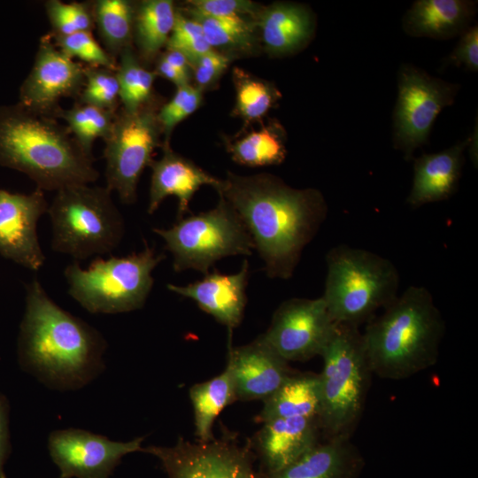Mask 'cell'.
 Returning a JSON list of instances; mask_svg holds the SVG:
<instances>
[{
  "mask_svg": "<svg viewBox=\"0 0 478 478\" xmlns=\"http://www.w3.org/2000/svg\"><path fill=\"white\" fill-rule=\"evenodd\" d=\"M202 27L209 45L213 48L247 50L253 47L254 26L241 18L212 17L189 12Z\"/></svg>",
  "mask_w": 478,
  "mask_h": 478,
  "instance_id": "cell-32",
  "label": "cell"
},
{
  "mask_svg": "<svg viewBox=\"0 0 478 478\" xmlns=\"http://www.w3.org/2000/svg\"><path fill=\"white\" fill-rule=\"evenodd\" d=\"M43 190L12 193L0 188V255L31 271L40 270L45 256L39 243L37 224L47 213Z\"/></svg>",
  "mask_w": 478,
  "mask_h": 478,
  "instance_id": "cell-16",
  "label": "cell"
},
{
  "mask_svg": "<svg viewBox=\"0 0 478 478\" xmlns=\"http://www.w3.org/2000/svg\"><path fill=\"white\" fill-rule=\"evenodd\" d=\"M48 35L56 47L69 58H78L88 66L117 69L118 60L105 50L92 32L83 31L68 35Z\"/></svg>",
  "mask_w": 478,
  "mask_h": 478,
  "instance_id": "cell-36",
  "label": "cell"
},
{
  "mask_svg": "<svg viewBox=\"0 0 478 478\" xmlns=\"http://www.w3.org/2000/svg\"><path fill=\"white\" fill-rule=\"evenodd\" d=\"M163 154L150 165L151 177L147 212L153 214L169 196L178 198L177 218L181 219L189 212V203L194 194L203 185H211L219 190L222 180L217 179L190 160L174 152L169 142L162 143Z\"/></svg>",
  "mask_w": 478,
  "mask_h": 478,
  "instance_id": "cell-19",
  "label": "cell"
},
{
  "mask_svg": "<svg viewBox=\"0 0 478 478\" xmlns=\"http://www.w3.org/2000/svg\"><path fill=\"white\" fill-rule=\"evenodd\" d=\"M156 60V69L154 72L157 75L173 82L177 88L189 84L190 75L177 70L160 56Z\"/></svg>",
  "mask_w": 478,
  "mask_h": 478,
  "instance_id": "cell-43",
  "label": "cell"
},
{
  "mask_svg": "<svg viewBox=\"0 0 478 478\" xmlns=\"http://www.w3.org/2000/svg\"><path fill=\"white\" fill-rule=\"evenodd\" d=\"M94 162L58 119L18 103L0 105V166L26 174L37 189L93 183L99 177Z\"/></svg>",
  "mask_w": 478,
  "mask_h": 478,
  "instance_id": "cell-3",
  "label": "cell"
},
{
  "mask_svg": "<svg viewBox=\"0 0 478 478\" xmlns=\"http://www.w3.org/2000/svg\"><path fill=\"white\" fill-rule=\"evenodd\" d=\"M248 274L249 263L244 260L236 274H224L214 271L196 282L186 286L167 284V289L195 301L202 311L226 326L231 333L243 316Z\"/></svg>",
  "mask_w": 478,
  "mask_h": 478,
  "instance_id": "cell-20",
  "label": "cell"
},
{
  "mask_svg": "<svg viewBox=\"0 0 478 478\" xmlns=\"http://www.w3.org/2000/svg\"><path fill=\"white\" fill-rule=\"evenodd\" d=\"M236 212L271 278L291 277L305 247L327 218L316 189H294L269 173H229L218 190Z\"/></svg>",
  "mask_w": 478,
  "mask_h": 478,
  "instance_id": "cell-1",
  "label": "cell"
},
{
  "mask_svg": "<svg viewBox=\"0 0 478 478\" xmlns=\"http://www.w3.org/2000/svg\"><path fill=\"white\" fill-rule=\"evenodd\" d=\"M445 326L432 294L410 286L372 318L362 333L374 374L388 380L412 377L438 359Z\"/></svg>",
  "mask_w": 478,
  "mask_h": 478,
  "instance_id": "cell-4",
  "label": "cell"
},
{
  "mask_svg": "<svg viewBox=\"0 0 478 478\" xmlns=\"http://www.w3.org/2000/svg\"><path fill=\"white\" fill-rule=\"evenodd\" d=\"M173 256L175 272L195 269L207 274L218 260L251 255L252 238L234 208L220 197L212 210L179 219L169 228H154Z\"/></svg>",
  "mask_w": 478,
  "mask_h": 478,
  "instance_id": "cell-9",
  "label": "cell"
},
{
  "mask_svg": "<svg viewBox=\"0 0 478 478\" xmlns=\"http://www.w3.org/2000/svg\"><path fill=\"white\" fill-rule=\"evenodd\" d=\"M142 451L155 456L168 478H264L254 468L249 446L232 439L193 443L180 438L173 446L150 445Z\"/></svg>",
  "mask_w": 478,
  "mask_h": 478,
  "instance_id": "cell-12",
  "label": "cell"
},
{
  "mask_svg": "<svg viewBox=\"0 0 478 478\" xmlns=\"http://www.w3.org/2000/svg\"><path fill=\"white\" fill-rule=\"evenodd\" d=\"M117 112L75 102L70 108L61 107L56 119L65 121L80 146L93 157L94 142L98 138L104 141L109 135Z\"/></svg>",
  "mask_w": 478,
  "mask_h": 478,
  "instance_id": "cell-31",
  "label": "cell"
},
{
  "mask_svg": "<svg viewBox=\"0 0 478 478\" xmlns=\"http://www.w3.org/2000/svg\"><path fill=\"white\" fill-rule=\"evenodd\" d=\"M256 25L266 50L274 56H286L299 51L311 41L315 17L304 4L276 3L262 9Z\"/></svg>",
  "mask_w": 478,
  "mask_h": 478,
  "instance_id": "cell-22",
  "label": "cell"
},
{
  "mask_svg": "<svg viewBox=\"0 0 478 478\" xmlns=\"http://www.w3.org/2000/svg\"><path fill=\"white\" fill-rule=\"evenodd\" d=\"M319 424L328 439L349 438L361 419L373 374L358 327L336 323L322 351Z\"/></svg>",
  "mask_w": 478,
  "mask_h": 478,
  "instance_id": "cell-5",
  "label": "cell"
},
{
  "mask_svg": "<svg viewBox=\"0 0 478 478\" xmlns=\"http://www.w3.org/2000/svg\"><path fill=\"white\" fill-rule=\"evenodd\" d=\"M187 5L189 12L212 17L245 19L251 16L257 19L261 12L256 4L245 0H193Z\"/></svg>",
  "mask_w": 478,
  "mask_h": 478,
  "instance_id": "cell-39",
  "label": "cell"
},
{
  "mask_svg": "<svg viewBox=\"0 0 478 478\" xmlns=\"http://www.w3.org/2000/svg\"><path fill=\"white\" fill-rule=\"evenodd\" d=\"M189 398L194 411L195 434L197 441L213 440L212 427L220 412L237 400L233 376L229 368L189 389Z\"/></svg>",
  "mask_w": 478,
  "mask_h": 478,
  "instance_id": "cell-27",
  "label": "cell"
},
{
  "mask_svg": "<svg viewBox=\"0 0 478 478\" xmlns=\"http://www.w3.org/2000/svg\"><path fill=\"white\" fill-rule=\"evenodd\" d=\"M470 138L414 160L413 180L406 202L413 207L448 199L457 189Z\"/></svg>",
  "mask_w": 478,
  "mask_h": 478,
  "instance_id": "cell-21",
  "label": "cell"
},
{
  "mask_svg": "<svg viewBox=\"0 0 478 478\" xmlns=\"http://www.w3.org/2000/svg\"><path fill=\"white\" fill-rule=\"evenodd\" d=\"M234 161L248 166L279 165L285 159V132L278 123L252 131L228 146Z\"/></svg>",
  "mask_w": 478,
  "mask_h": 478,
  "instance_id": "cell-29",
  "label": "cell"
},
{
  "mask_svg": "<svg viewBox=\"0 0 478 478\" xmlns=\"http://www.w3.org/2000/svg\"><path fill=\"white\" fill-rule=\"evenodd\" d=\"M59 478H61V477H59Z\"/></svg>",
  "mask_w": 478,
  "mask_h": 478,
  "instance_id": "cell-44",
  "label": "cell"
},
{
  "mask_svg": "<svg viewBox=\"0 0 478 478\" xmlns=\"http://www.w3.org/2000/svg\"><path fill=\"white\" fill-rule=\"evenodd\" d=\"M177 12L171 0H143L135 3L133 42L141 61L157 59L172 33Z\"/></svg>",
  "mask_w": 478,
  "mask_h": 478,
  "instance_id": "cell-26",
  "label": "cell"
},
{
  "mask_svg": "<svg viewBox=\"0 0 478 478\" xmlns=\"http://www.w3.org/2000/svg\"><path fill=\"white\" fill-rule=\"evenodd\" d=\"M326 263L321 297L335 323L358 327L397 297L398 271L379 254L342 244L328 252Z\"/></svg>",
  "mask_w": 478,
  "mask_h": 478,
  "instance_id": "cell-6",
  "label": "cell"
},
{
  "mask_svg": "<svg viewBox=\"0 0 478 478\" xmlns=\"http://www.w3.org/2000/svg\"><path fill=\"white\" fill-rule=\"evenodd\" d=\"M235 108L237 115L246 122L262 118L281 97L270 83L235 69Z\"/></svg>",
  "mask_w": 478,
  "mask_h": 478,
  "instance_id": "cell-33",
  "label": "cell"
},
{
  "mask_svg": "<svg viewBox=\"0 0 478 478\" xmlns=\"http://www.w3.org/2000/svg\"><path fill=\"white\" fill-rule=\"evenodd\" d=\"M9 410L8 400L0 394V478H6L4 466L11 451Z\"/></svg>",
  "mask_w": 478,
  "mask_h": 478,
  "instance_id": "cell-42",
  "label": "cell"
},
{
  "mask_svg": "<svg viewBox=\"0 0 478 478\" xmlns=\"http://www.w3.org/2000/svg\"><path fill=\"white\" fill-rule=\"evenodd\" d=\"M364 459L349 438L328 439L266 478H358Z\"/></svg>",
  "mask_w": 478,
  "mask_h": 478,
  "instance_id": "cell-24",
  "label": "cell"
},
{
  "mask_svg": "<svg viewBox=\"0 0 478 478\" xmlns=\"http://www.w3.org/2000/svg\"><path fill=\"white\" fill-rule=\"evenodd\" d=\"M166 50H176L193 64L204 54L213 50L209 45L201 25L194 19L177 12Z\"/></svg>",
  "mask_w": 478,
  "mask_h": 478,
  "instance_id": "cell-37",
  "label": "cell"
},
{
  "mask_svg": "<svg viewBox=\"0 0 478 478\" xmlns=\"http://www.w3.org/2000/svg\"><path fill=\"white\" fill-rule=\"evenodd\" d=\"M45 12L51 27L50 34L68 35L95 28L93 1L65 3L48 0Z\"/></svg>",
  "mask_w": 478,
  "mask_h": 478,
  "instance_id": "cell-34",
  "label": "cell"
},
{
  "mask_svg": "<svg viewBox=\"0 0 478 478\" xmlns=\"http://www.w3.org/2000/svg\"><path fill=\"white\" fill-rule=\"evenodd\" d=\"M135 3L129 0L93 1L95 28L102 46L116 60L133 46Z\"/></svg>",
  "mask_w": 478,
  "mask_h": 478,
  "instance_id": "cell-28",
  "label": "cell"
},
{
  "mask_svg": "<svg viewBox=\"0 0 478 478\" xmlns=\"http://www.w3.org/2000/svg\"><path fill=\"white\" fill-rule=\"evenodd\" d=\"M116 74L122 110L133 112L153 100L157 74L144 66L133 46L125 49L119 56Z\"/></svg>",
  "mask_w": 478,
  "mask_h": 478,
  "instance_id": "cell-30",
  "label": "cell"
},
{
  "mask_svg": "<svg viewBox=\"0 0 478 478\" xmlns=\"http://www.w3.org/2000/svg\"><path fill=\"white\" fill-rule=\"evenodd\" d=\"M447 63L456 66H463L466 69L478 70V27H469L460 35V38L447 58Z\"/></svg>",
  "mask_w": 478,
  "mask_h": 478,
  "instance_id": "cell-41",
  "label": "cell"
},
{
  "mask_svg": "<svg viewBox=\"0 0 478 478\" xmlns=\"http://www.w3.org/2000/svg\"><path fill=\"white\" fill-rule=\"evenodd\" d=\"M165 257L145 243L143 251L126 257L96 258L86 269L73 261L64 270L68 294L91 313L141 309L154 283L152 272Z\"/></svg>",
  "mask_w": 478,
  "mask_h": 478,
  "instance_id": "cell-8",
  "label": "cell"
},
{
  "mask_svg": "<svg viewBox=\"0 0 478 478\" xmlns=\"http://www.w3.org/2000/svg\"><path fill=\"white\" fill-rule=\"evenodd\" d=\"M264 402L258 420L262 423L274 419H318L320 406L318 374L293 373Z\"/></svg>",
  "mask_w": 478,
  "mask_h": 478,
  "instance_id": "cell-25",
  "label": "cell"
},
{
  "mask_svg": "<svg viewBox=\"0 0 478 478\" xmlns=\"http://www.w3.org/2000/svg\"><path fill=\"white\" fill-rule=\"evenodd\" d=\"M105 187L73 184L56 191L48 212L51 249L83 261L114 251L125 234V221Z\"/></svg>",
  "mask_w": 478,
  "mask_h": 478,
  "instance_id": "cell-7",
  "label": "cell"
},
{
  "mask_svg": "<svg viewBox=\"0 0 478 478\" xmlns=\"http://www.w3.org/2000/svg\"><path fill=\"white\" fill-rule=\"evenodd\" d=\"M18 335L22 369L49 389L69 391L93 382L104 369L107 342L101 332L60 307L38 281L25 284Z\"/></svg>",
  "mask_w": 478,
  "mask_h": 478,
  "instance_id": "cell-2",
  "label": "cell"
},
{
  "mask_svg": "<svg viewBox=\"0 0 478 478\" xmlns=\"http://www.w3.org/2000/svg\"><path fill=\"white\" fill-rule=\"evenodd\" d=\"M321 435L316 418L274 419L263 422L255 447L264 478L284 469L317 445Z\"/></svg>",
  "mask_w": 478,
  "mask_h": 478,
  "instance_id": "cell-18",
  "label": "cell"
},
{
  "mask_svg": "<svg viewBox=\"0 0 478 478\" xmlns=\"http://www.w3.org/2000/svg\"><path fill=\"white\" fill-rule=\"evenodd\" d=\"M230 58L212 50L201 56L194 64V77L201 90L215 83L227 68Z\"/></svg>",
  "mask_w": 478,
  "mask_h": 478,
  "instance_id": "cell-40",
  "label": "cell"
},
{
  "mask_svg": "<svg viewBox=\"0 0 478 478\" xmlns=\"http://www.w3.org/2000/svg\"><path fill=\"white\" fill-rule=\"evenodd\" d=\"M158 108L152 100L133 112L119 110L111 133L104 140L106 188L116 192L123 204L136 201L140 177L160 145Z\"/></svg>",
  "mask_w": 478,
  "mask_h": 478,
  "instance_id": "cell-10",
  "label": "cell"
},
{
  "mask_svg": "<svg viewBox=\"0 0 478 478\" xmlns=\"http://www.w3.org/2000/svg\"><path fill=\"white\" fill-rule=\"evenodd\" d=\"M335 325L321 297L291 298L275 310L261 336L287 362H304L321 355Z\"/></svg>",
  "mask_w": 478,
  "mask_h": 478,
  "instance_id": "cell-13",
  "label": "cell"
},
{
  "mask_svg": "<svg viewBox=\"0 0 478 478\" xmlns=\"http://www.w3.org/2000/svg\"><path fill=\"white\" fill-rule=\"evenodd\" d=\"M202 90L189 84L177 88L173 96L160 106L157 112L165 141L169 142V136L173 128L200 106Z\"/></svg>",
  "mask_w": 478,
  "mask_h": 478,
  "instance_id": "cell-38",
  "label": "cell"
},
{
  "mask_svg": "<svg viewBox=\"0 0 478 478\" xmlns=\"http://www.w3.org/2000/svg\"><path fill=\"white\" fill-rule=\"evenodd\" d=\"M476 12V1L417 0L404 15L402 27L410 36L448 40L466 31Z\"/></svg>",
  "mask_w": 478,
  "mask_h": 478,
  "instance_id": "cell-23",
  "label": "cell"
},
{
  "mask_svg": "<svg viewBox=\"0 0 478 478\" xmlns=\"http://www.w3.org/2000/svg\"><path fill=\"white\" fill-rule=\"evenodd\" d=\"M84 84L85 66L59 50L46 34L20 85L18 104L34 113L56 118L60 100L77 99Z\"/></svg>",
  "mask_w": 478,
  "mask_h": 478,
  "instance_id": "cell-14",
  "label": "cell"
},
{
  "mask_svg": "<svg viewBox=\"0 0 478 478\" xmlns=\"http://www.w3.org/2000/svg\"><path fill=\"white\" fill-rule=\"evenodd\" d=\"M76 102L118 112L120 99L116 70L85 66V84Z\"/></svg>",
  "mask_w": 478,
  "mask_h": 478,
  "instance_id": "cell-35",
  "label": "cell"
},
{
  "mask_svg": "<svg viewBox=\"0 0 478 478\" xmlns=\"http://www.w3.org/2000/svg\"><path fill=\"white\" fill-rule=\"evenodd\" d=\"M143 437L117 442L79 428L52 431L48 450L61 478H110L122 458L142 451Z\"/></svg>",
  "mask_w": 478,
  "mask_h": 478,
  "instance_id": "cell-15",
  "label": "cell"
},
{
  "mask_svg": "<svg viewBox=\"0 0 478 478\" xmlns=\"http://www.w3.org/2000/svg\"><path fill=\"white\" fill-rule=\"evenodd\" d=\"M459 89V84L432 76L412 65L404 64L399 68L393 145L406 160L428 143L436 117L454 103Z\"/></svg>",
  "mask_w": 478,
  "mask_h": 478,
  "instance_id": "cell-11",
  "label": "cell"
},
{
  "mask_svg": "<svg viewBox=\"0 0 478 478\" xmlns=\"http://www.w3.org/2000/svg\"><path fill=\"white\" fill-rule=\"evenodd\" d=\"M227 366L240 401H265L294 373L261 335L245 345H229Z\"/></svg>",
  "mask_w": 478,
  "mask_h": 478,
  "instance_id": "cell-17",
  "label": "cell"
}]
</instances>
